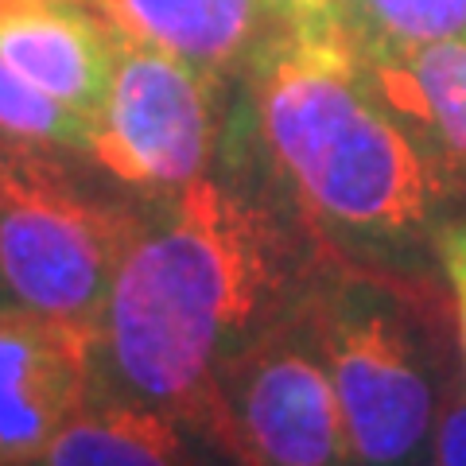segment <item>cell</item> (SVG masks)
Masks as SVG:
<instances>
[{"mask_svg":"<svg viewBox=\"0 0 466 466\" xmlns=\"http://www.w3.org/2000/svg\"><path fill=\"white\" fill-rule=\"evenodd\" d=\"M311 284L268 207L198 175L137 222L97 327V389L198 431L218 373Z\"/></svg>","mask_w":466,"mask_h":466,"instance_id":"cell-1","label":"cell"},{"mask_svg":"<svg viewBox=\"0 0 466 466\" xmlns=\"http://www.w3.org/2000/svg\"><path fill=\"white\" fill-rule=\"evenodd\" d=\"M257 128L303 218L358 268L428 280L451 198L339 16L284 20L249 63Z\"/></svg>","mask_w":466,"mask_h":466,"instance_id":"cell-2","label":"cell"},{"mask_svg":"<svg viewBox=\"0 0 466 466\" xmlns=\"http://www.w3.org/2000/svg\"><path fill=\"white\" fill-rule=\"evenodd\" d=\"M311 315L354 466H435L443 392L455 366L428 280L373 268L315 276Z\"/></svg>","mask_w":466,"mask_h":466,"instance_id":"cell-3","label":"cell"},{"mask_svg":"<svg viewBox=\"0 0 466 466\" xmlns=\"http://www.w3.org/2000/svg\"><path fill=\"white\" fill-rule=\"evenodd\" d=\"M140 218L97 195L55 144L0 133V288L97 339Z\"/></svg>","mask_w":466,"mask_h":466,"instance_id":"cell-4","label":"cell"},{"mask_svg":"<svg viewBox=\"0 0 466 466\" xmlns=\"http://www.w3.org/2000/svg\"><path fill=\"white\" fill-rule=\"evenodd\" d=\"M198 435L233 466H354L311 288L218 373Z\"/></svg>","mask_w":466,"mask_h":466,"instance_id":"cell-5","label":"cell"},{"mask_svg":"<svg viewBox=\"0 0 466 466\" xmlns=\"http://www.w3.org/2000/svg\"><path fill=\"white\" fill-rule=\"evenodd\" d=\"M214 152V78L175 55L116 35L90 156L113 179L171 195Z\"/></svg>","mask_w":466,"mask_h":466,"instance_id":"cell-6","label":"cell"},{"mask_svg":"<svg viewBox=\"0 0 466 466\" xmlns=\"http://www.w3.org/2000/svg\"><path fill=\"white\" fill-rule=\"evenodd\" d=\"M97 389V339L24 303L0 308V466H27Z\"/></svg>","mask_w":466,"mask_h":466,"instance_id":"cell-7","label":"cell"},{"mask_svg":"<svg viewBox=\"0 0 466 466\" xmlns=\"http://www.w3.org/2000/svg\"><path fill=\"white\" fill-rule=\"evenodd\" d=\"M116 32L86 0H5L0 55L58 106L97 125Z\"/></svg>","mask_w":466,"mask_h":466,"instance_id":"cell-8","label":"cell"},{"mask_svg":"<svg viewBox=\"0 0 466 466\" xmlns=\"http://www.w3.org/2000/svg\"><path fill=\"white\" fill-rule=\"evenodd\" d=\"M361 58L447 195H466V35Z\"/></svg>","mask_w":466,"mask_h":466,"instance_id":"cell-9","label":"cell"},{"mask_svg":"<svg viewBox=\"0 0 466 466\" xmlns=\"http://www.w3.org/2000/svg\"><path fill=\"white\" fill-rule=\"evenodd\" d=\"M116 35L191 63L207 78L253 63L276 0H86ZM280 12V8H276Z\"/></svg>","mask_w":466,"mask_h":466,"instance_id":"cell-10","label":"cell"},{"mask_svg":"<svg viewBox=\"0 0 466 466\" xmlns=\"http://www.w3.org/2000/svg\"><path fill=\"white\" fill-rule=\"evenodd\" d=\"M202 435L164 408L94 389L35 466H207Z\"/></svg>","mask_w":466,"mask_h":466,"instance_id":"cell-11","label":"cell"},{"mask_svg":"<svg viewBox=\"0 0 466 466\" xmlns=\"http://www.w3.org/2000/svg\"><path fill=\"white\" fill-rule=\"evenodd\" d=\"M339 20L361 55H385L466 35V0H339Z\"/></svg>","mask_w":466,"mask_h":466,"instance_id":"cell-12","label":"cell"},{"mask_svg":"<svg viewBox=\"0 0 466 466\" xmlns=\"http://www.w3.org/2000/svg\"><path fill=\"white\" fill-rule=\"evenodd\" d=\"M0 133L55 144L63 152H86L94 144V125L35 90L16 66L0 55Z\"/></svg>","mask_w":466,"mask_h":466,"instance_id":"cell-13","label":"cell"},{"mask_svg":"<svg viewBox=\"0 0 466 466\" xmlns=\"http://www.w3.org/2000/svg\"><path fill=\"white\" fill-rule=\"evenodd\" d=\"M435 466H466V370L459 366L443 392L440 431H435Z\"/></svg>","mask_w":466,"mask_h":466,"instance_id":"cell-14","label":"cell"},{"mask_svg":"<svg viewBox=\"0 0 466 466\" xmlns=\"http://www.w3.org/2000/svg\"><path fill=\"white\" fill-rule=\"evenodd\" d=\"M435 260L451 284L455 296V311H459V339H462V354H466V218L443 222L435 233Z\"/></svg>","mask_w":466,"mask_h":466,"instance_id":"cell-15","label":"cell"},{"mask_svg":"<svg viewBox=\"0 0 466 466\" xmlns=\"http://www.w3.org/2000/svg\"><path fill=\"white\" fill-rule=\"evenodd\" d=\"M284 20H319V16H339V0H276Z\"/></svg>","mask_w":466,"mask_h":466,"instance_id":"cell-16","label":"cell"},{"mask_svg":"<svg viewBox=\"0 0 466 466\" xmlns=\"http://www.w3.org/2000/svg\"><path fill=\"white\" fill-rule=\"evenodd\" d=\"M0 5H5V0H0Z\"/></svg>","mask_w":466,"mask_h":466,"instance_id":"cell-17","label":"cell"}]
</instances>
